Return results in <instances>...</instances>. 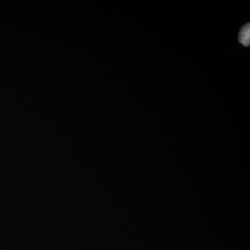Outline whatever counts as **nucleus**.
<instances>
[{"label": "nucleus", "mask_w": 250, "mask_h": 250, "mask_svg": "<svg viewBox=\"0 0 250 250\" xmlns=\"http://www.w3.org/2000/svg\"><path fill=\"white\" fill-rule=\"evenodd\" d=\"M238 41L246 47H248L250 43V25L249 23L243 26L238 34Z\"/></svg>", "instance_id": "1"}]
</instances>
